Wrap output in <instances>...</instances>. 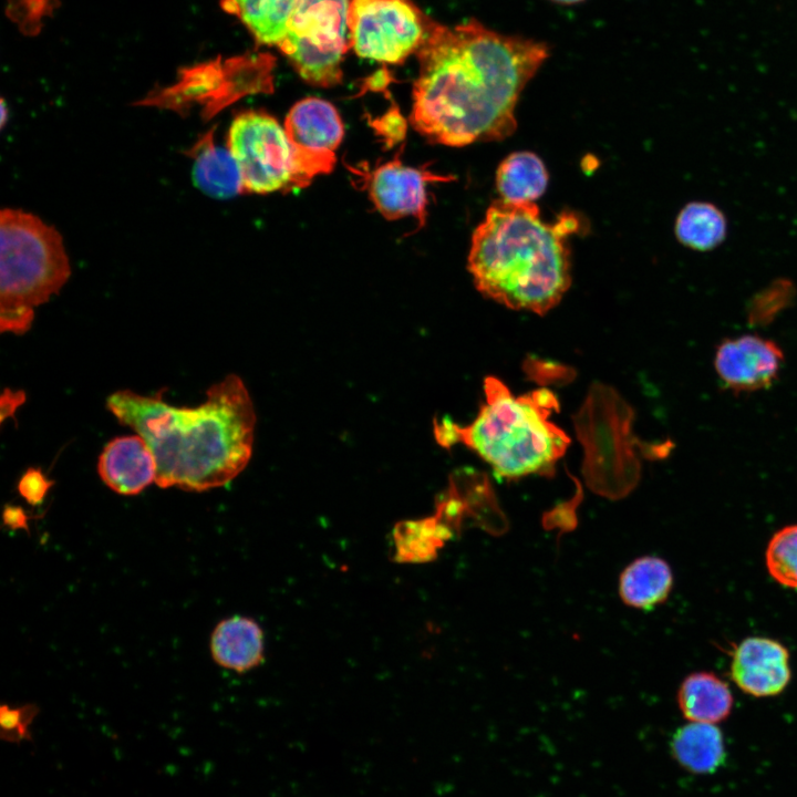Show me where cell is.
<instances>
[{"label": "cell", "mask_w": 797, "mask_h": 797, "mask_svg": "<svg viewBox=\"0 0 797 797\" xmlns=\"http://www.w3.org/2000/svg\"><path fill=\"white\" fill-rule=\"evenodd\" d=\"M416 54L410 122L433 143L462 147L514 133L519 96L549 50L476 20L452 28L432 21Z\"/></svg>", "instance_id": "obj_1"}, {"label": "cell", "mask_w": 797, "mask_h": 797, "mask_svg": "<svg viewBox=\"0 0 797 797\" xmlns=\"http://www.w3.org/2000/svg\"><path fill=\"white\" fill-rule=\"evenodd\" d=\"M206 395L195 407L167 404L161 393L145 396L121 390L107 397L106 406L117 421L152 449L157 486L204 491L228 484L248 464L256 414L244 382L228 375Z\"/></svg>", "instance_id": "obj_2"}, {"label": "cell", "mask_w": 797, "mask_h": 797, "mask_svg": "<svg viewBox=\"0 0 797 797\" xmlns=\"http://www.w3.org/2000/svg\"><path fill=\"white\" fill-rule=\"evenodd\" d=\"M575 214L541 219L535 203L494 201L472 236L468 270L477 290L507 308L545 314L571 284L568 237Z\"/></svg>", "instance_id": "obj_3"}, {"label": "cell", "mask_w": 797, "mask_h": 797, "mask_svg": "<svg viewBox=\"0 0 797 797\" xmlns=\"http://www.w3.org/2000/svg\"><path fill=\"white\" fill-rule=\"evenodd\" d=\"M484 389L486 402L476 418L466 426L447 417L435 421L436 441L445 447L463 443L499 478L552 476L570 443L566 433L549 421L559 407L555 394L541 389L514 396L495 376L485 380Z\"/></svg>", "instance_id": "obj_4"}, {"label": "cell", "mask_w": 797, "mask_h": 797, "mask_svg": "<svg viewBox=\"0 0 797 797\" xmlns=\"http://www.w3.org/2000/svg\"><path fill=\"white\" fill-rule=\"evenodd\" d=\"M71 273L60 234L19 209L0 213V328L27 332L34 308L60 291Z\"/></svg>", "instance_id": "obj_5"}, {"label": "cell", "mask_w": 797, "mask_h": 797, "mask_svg": "<svg viewBox=\"0 0 797 797\" xmlns=\"http://www.w3.org/2000/svg\"><path fill=\"white\" fill-rule=\"evenodd\" d=\"M630 406L603 384L590 389L575 427L586 456L583 475L590 489L612 499L624 497L638 484L640 464L631 435Z\"/></svg>", "instance_id": "obj_6"}, {"label": "cell", "mask_w": 797, "mask_h": 797, "mask_svg": "<svg viewBox=\"0 0 797 797\" xmlns=\"http://www.w3.org/2000/svg\"><path fill=\"white\" fill-rule=\"evenodd\" d=\"M350 0H298L279 50L306 82L331 87L342 81V61L350 49Z\"/></svg>", "instance_id": "obj_7"}, {"label": "cell", "mask_w": 797, "mask_h": 797, "mask_svg": "<svg viewBox=\"0 0 797 797\" xmlns=\"http://www.w3.org/2000/svg\"><path fill=\"white\" fill-rule=\"evenodd\" d=\"M432 21L410 0H350L349 46L361 58L398 64L417 53Z\"/></svg>", "instance_id": "obj_8"}, {"label": "cell", "mask_w": 797, "mask_h": 797, "mask_svg": "<svg viewBox=\"0 0 797 797\" xmlns=\"http://www.w3.org/2000/svg\"><path fill=\"white\" fill-rule=\"evenodd\" d=\"M227 148L238 165L242 194L290 190L292 149L273 116L251 110L239 113L230 124Z\"/></svg>", "instance_id": "obj_9"}, {"label": "cell", "mask_w": 797, "mask_h": 797, "mask_svg": "<svg viewBox=\"0 0 797 797\" xmlns=\"http://www.w3.org/2000/svg\"><path fill=\"white\" fill-rule=\"evenodd\" d=\"M283 127L292 149L290 190L307 187L333 169L344 125L330 102L313 96L300 100L288 112Z\"/></svg>", "instance_id": "obj_10"}, {"label": "cell", "mask_w": 797, "mask_h": 797, "mask_svg": "<svg viewBox=\"0 0 797 797\" xmlns=\"http://www.w3.org/2000/svg\"><path fill=\"white\" fill-rule=\"evenodd\" d=\"M360 176L375 209L386 219L414 217L422 228L427 216V185L449 182L452 176L404 165L397 154L372 170L364 168Z\"/></svg>", "instance_id": "obj_11"}, {"label": "cell", "mask_w": 797, "mask_h": 797, "mask_svg": "<svg viewBox=\"0 0 797 797\" xmlns=\"http://www.w3.org/2000/svg\"><path fill=\"white\" fill-rule=\"evenodd\" d=\"M783 364L780 346L757 334L724 339L714 355L720 381L736 394L770 387L778 379Z\"/></svg>", "instance_id": "obj_12"}, {"label": "cell", "mask_w": 797, "mask_h": 797, "mask_svg": "<svg viewBox=\"0 0 797 797\" xmlns=\"http://www.w3.org/2000/svg\"><path fill=\"white\" fill-rule=\"evenodd\" d=\"M789 652L779 641L765 636L744 639L734 650L731 677L746 694L769 697L789 684Z\"/></svg>", "instance_id": "obj_13"}, {"label": "cell", "mask_w": 797, "mask_h": 797, "mask_svg": "<svg viewBox=\"0 0 797 797\" xmlns=\"http://www.w3.org/2000/svg\"><path fill=\"white\" fill-rule=\"evenodd\" d=\"M97 472L113 491L133 496L156 479L157 465L152 449L139 435L120 436L103 448Z\"/></svg>", "instance_id": "obj_14"}, {"label": "cell", "mask_w": 797, "mask_h": 797, "mask_svg": "<svg viewBox=\"0 0 797 797\" xmlns=\"http://www.w3.org/2000/svg\"><path fill=\"white\" fill-rule=\"evenodd\" d=\"M209 646L218 665L242 673L261 663L263 633L255 620L234 615L215 627Z\"/></svg>", "instance_id": "obj_15"}, {"label": "cell", "mask_w": 797, "mask_h": 797, "mask_svg": "<svg viewBox=\"0 0 797 797\" xmlns=\"http://www.w3.org/2000/svg\"><path fill=\"white\" fill-rule=\"evenodd\" d=\"M674 760L694 775H712L726 762L724 735L716 724L689 722L672 736Z\"/></svg>", "instance_id": "obj_16"}, {"label": "cell", "mask_w": 797, "mask_h": 797, "mask_svg": "<svg viewBox=\"0 0 797 797\" xmlns=\"http://www.w3.org/2000/svg\"><path fill=\"white\" fill-rule=\"evenodd\" d=\"M189 154L194 157L193 182L205 195L227 199L242 194L238 165L227 147L214 143V131L203 136Z\"/></svg>", "instance_id": "obj_17"}, {"label": "cell", "mask_w": 797, "mask_h": 797, "mask_svg": "<svg viewBox=\"0 0 797 797\" xmlns=\"http://www.w3.org/2000/svg\"><path fill=\"white\" fill-rule=\"evenodd\" d=\"M677 704L689 722L718 724L729 716L734 698L728 684L716 674L695 672L681 683Z\"/></svg>", "instance_id": "obj_18"}, {"label": "cell", "mask_w": 797, "mask_h": 797, "mask_svg": "<svg viewBox=\"0 0 797 797\" xmlns=\"http://www.w3.org/2000/svg\"><path fill=\"white\" fill-rule=\"evenodd\" d=\"M673 587L670 565L662 558L645 556L632 561L621 573L622 601L636 609H652L666 600Z\"/></svg>", "instance_id": "obj_19"}, {"label": "cell", "mask_w": 797, "mask_h": 797, "mask_svg": "<svg viewBox=\"0 0 797 797\" xmlns=\"http://www.w3.org/2000/svg\"><path fill=\"white\" fill-rule=\"evenodd\" d=\"M298 0H222V7L239 18L260 44L279 48Z\"/></svg>", "instance_id": "obj_20"}, {"label": "cell", "mask_w": 797, "mask_h": 797, "mask_svg": "<svg viewBox=\"0 0 797 797\" xmlns=\"http://www.w3.org/2000/svg\"><path fill=\"white\" fill-rule=\"evenodd\" d=\"M548 178L546 166L536 154L515 152L499 164L496 188L503 200L534 203L545 193Z\"/></svg>", "instance_id": "obj_21"}, {"label": "cell", "mask_w": 797, "mask_h": 797, "mask_svg": "<svg viewBox=\"0 0 797 797\" xmlns=\"http://www.w3.org/2000/svg\"><path fill=\"white\" fill-rule=\"evenodd\" d=\"M674 234L686 248L706 252L721 246L727 236V219L723 210L710 201H691L679 213Z\"/></svg>", "instance_id": "obj_22"}, {"label": "cell", "mask_w": 797, "mask_h": 797, "mask_svg": "<svg viewBox=\"0 0 797 797\" xmlns=\"http://www.w3.org/2000/svg\"><path fill=\"white\" fill-rule=\"evenodd\" d=\"M453 536V529L437 516L398 522L393 530L395 560L427 562Z\"/></svg>", "instance_id": "obj_23"}, {"label": "cell", "mask_w": 797, "mask_h": 797, "mask_svg": "<svg viewBox=\"0 0 797 797\" xmlns=\"http://www.w3.org/2000/svg\"><path fill=\"white\" fill-rule=\"evenodd\" d=\"M765 563L776 582L797 589V524L785 526L773 535L766 547Z\"/></svg>", "instance_id": "obj_24"}, {"label": "cell", "mask_w": 797, "mask_h": 797, "mask_svg": "<svg viewBox=\"0 0 797 797\" xmlns=\"http://www.w3.org/2000/svg\"><path fill=\"white\" fill-rule=\"evenodd\" d=\"M38 713V707L32 704L11 707H0V726L2 739L10 743H20L31 739L30 724Z\"/></svg>", "instance_id": "obj_25"}, {"label": "cell", "mask_w": 797, "mask_h": 797, "mask_svg": "<svg viewBox=\"0 0 797 797\" xmlns=\"http://www.w3.org/2000/svg\"><path fill=\"white\" fill-rule=\"evenodd\" d=\"M372 127L387 147L401 142L407 131V121L398 107L393 105L386 113L372 122Z\"/></svg>", "instance_id": "obj_26"}, {"label": "cell", "mask_w": 797, "mask_h": 797, "mask_svg": "<svg viewBox=\"0 0 797 797\" xmlns=\"http://www.w3.org/2000/svg\"><path fill=\"white\" fill-rule=\"evenodd\" d=\"M52 485L53 482L48 480L41 470L30 468L21 477L18 490L30 505L34 506L42 503Z\"/></svg>", "instance_id": "obj_27"}, {"label": "cell", "mask_w": 797, "mask_h": 797, "mask_svg": "<svg viewBox=\"0 0 797 797\" xmlns=\"http://www.w3.org/2000/svg\"><path fill=\"white\" fill-rule=\"evenodd\" d=\"M3 524L11 529L28 530V517L20 507L7 506L3 511Z\"/></svg>", "instance_id": "obj_28"}, {"label": "cell", "mask_w": 797, "mask_h": 797, "mask_svg": "<svg viewBox=\"0 0 797 797\" xmlns=\"http://www.w3.org/2000/svg\"><path fill=\"white\" fill-rule=\"evenodd\" d=\"M550 1L558 3V4H562V6H572V4H578L584 0H550Z\"/></svg>", "instance_id": "obj_29"}]
</instances>
